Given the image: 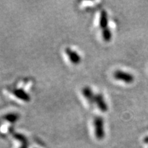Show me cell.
<instances>
[{
  "label": "cell",
  "instance_id": "3957f363",
  "mask_svg": "<svg viewBox=\"0 0 148 148\" xmlns=\"http://www.w3.org/2000/svg\"><path fill=\"white\" fill-rule=\"evenodd\" d=\"M65 53L69 57V60L72 63L74 64H78L81 62V57L76 51L72 50L71 48H66L65 49Z\"/></svg>",
  "mask_w": 148,
  "mask_h": 148
},
{
  "label": "cell",
  "instance_id": "ba28073f",
  "mask_svg": "<svg viewBox=\"0 0 148 148\" xmlns=\"http://www.w3.org/2000/svg\"><path fill=\"white\" fill-rule=\"evenodd\" d=\"M3 119L6 120L7 121L10 122L11 123H14L17 121L18 119H19V114L11 112V113L5 114V115L3 116Z\"/></svg>",
  "mask_w": 148,
  "mask_h": 148
},
{
  "label": "cell",
  "instance_id": "6da1fadb",
  "mask_svg": "<svg viewBox=\"0 0 148 148\" xmlns=\"http://www.w3.org/2000/svg\"><path fill=\"white\" fill-rule=\"evenodd\" d=\"M94 125L96 138L98 140H102L105 136V131L103 127V120L100 116H97L94 119Z\"/></svg>",
  "mask_w": 148,
  "mask_h": 148
},
{
  "label": "cell",
  "instance_id": "5b68a950",
  "mask_svg": "<svg viewBox=\"0 0 148 148\" xmlns=\"http://www.w3.org/2000/svg\"><path fill=\"white\" fill-rule=\"evenodd\" d=\"M95 103H97L98 108L101 112H105L108 110V106L101 94H97L95 95Z\"/></svg>",
  "mask_w": 148,
  "mask_h": 148
},
{
  "label": "cell",
  "instance_id": "52a82bcc",
  "mask_svg": "<svg viewBox=\"0 0 148 148\" xmlns=\"http://www.w3.org/2000/svg\"><path fill=\"white\" fill-rule=\"evenodd\" d=\"M99 25L102 29L108 27V14L106 10L101 11L100 19H99Z\"/></svg>",
  "mask_w": 148,
  "mask_h": 148
},
{
  "label": "cell",
  "instance_id": "30bf717a",
  "mask_svg": "<svg viewBox=\"0 0 148 148\" xmlns=\"http://www.w3.org/2000/svg\"><path fill=\"white\" fill-rule=\"evenodd\" d=\"M14 137L16 138V139H17L18 140H19V141H21V143H24V142H26V141H28L27 139V138L25 137V136H23V134H14Z\"/></svg>",
  "mask_w": 148,
  "mask_h": 148
},
{
  "label": "cell",
  "instance_id": "8992f818",
  "mask_svg": "<svg viewBox=\"0 0 148 148\" xmlns=\"http://www.w3.org/2000/svg\"><path fill=\"white\" fill-rule=\"evenodd\" d=\"M82 94L84 97L88 101L90 104H93L95 103V95L93 94V92L88 86H85L82 89Z\"/></svg>",
  "mask_w": 148,
  "mask_h": 148
},
{
  "label": "cell",
  "instance_id": "7c38bea8",
  "mask_svg": "<svg viewBox=\"0 0 148 148\" xmlns=\"http://www.w3.org/2000/svg\"><path fill=\"white\" fill-rule=\"evenodd\" d=\"M145 141H146V142L148 141V137H147V138H145Z\"/></svg>",
  "mask_w": 148,
  "mask_h": 148
},
{
  "label": "cell",
  "instance_id": "7a4b0ae2",
  "mask_svg": "<svg viewBox=\"0 0 148 148\" xmlns=\"http://www.w3.org/2000/svg\"><path fill=\"white\" fill-rule=\"evenodd\" d=\"M113 76L114 79H117V80L123 81L126 84H131L134 80V75L127 73V72L121 71V70H116L113 74Z\"/></svg>",
  "mask_w": 148,
  "mask_h": 148
},
{
  "label": "cell",
  "instance_id": "8fae6325",
  "mask_svg": "<svg viewBox=\"0 0 148 148\" xmlns=\"http://www.w3.org/2000/svg\"><path fill=\"white\" fill-rule=\"evenodd\" d=\"M22 145L20 148H28V141L24 142V143H21Z\"/></svg>",
  "mask_w": 148,
  "mask_h": 148
},
{
  "label": "cell",
  "instance_id": "277c9868",
  "mask_svg": "<svg viewBox=\"0 0 148 148\" xmlns=\"http://www.w3.org/2000/svg\"><path fill=\"white\" fill-rule=\"evenodd\" d=\"M12 92L15 97L22 101H25V102H28L30 101V96L23 89H14Z\"/></svg>",
  "mask_w": 148,
  "mask_h": 148
},
{
  "label": "cell",
  "instance_id": "9c48e42d",
  "mask_svg": "<svg viewBox=\"0 0 148 148\" xmlns=\"http://www.w3.org/2000/svg\"><path fill=\"white\" fill-rule=\"evenodd\" d=\"M102 37L104 41H110L111 38H112V33H111L110 29L108 27L102 29Z\"/></svg>",
  "mask_w": 148,
  "mask_h": 148
}]
</instances>
